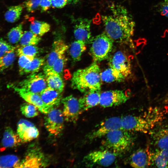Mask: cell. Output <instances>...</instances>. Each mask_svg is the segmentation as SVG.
I'll return each instance as SVG.
<instances>
[{
  "instance_id": "obj_20",
  "label": "cell",
  "mask_w": 168,
  "mask_h": 168,
  "mask_svg": "<svg viewBox=\"0 0 168 168\" xmlns=\"http://www.w3.org/2000/svg\"><path fill=\"white\" fill-rule=\"evenodd\" d=\"M100 91L93 90L87 92L79 99L80 105L83 111L99 104Z\"/></svg>"
},
{
  "instance_id": "obj_2",
  "label": "cell",
  "mask_w": 168,
  "mask_h": 168,
  "mask_svg": "<svg viewBox=\"0 0 168 168\" xmlns=\"http://www.w3.org/2000/svg\"><path fill=\"white\" fill-rule=\"evenodd\" d=\"M100 70L97 63L94 62L88 67L79 69L73 73L71 86L81 92L100 90L101 80Z\"/></svg>"
},
{
  "instance_id": "obj_32",
  "label": "cell",
  "mask_w": 168,
  "mask_h": 168,
  "mask_svg": "<svg viewBox=\"0 0 168 168\" xmlns=\"http://www.w3.org/2000/svg\"><path fill=\"white\" fill-rule=\"evenodd\" d=\"M44 58L42 57H35L31 61L28 67L22 72L21 75L37 72L41 67L44 65Z\"/></svg>"
},
{
  "instance_id": "obj_39",
  "label": "cell",
  "mask_w": 168,
  "mask_h": 168,
  "mask_svg": "<svg viewBox=\"0 0 168 168\" xmlns=\"http://www.w3.org/2000/svg\"><path fill=\"white\" fill-rule=\"evenodd\" d=\"M41 0H26L25 6L28 12H34L40 6Z\"/></svg>"
},
{
  "instance_id": "obj_5",
  "label": "cell",
  "mask_w": 168,
  "mask_h": 168,
  "mask_svg": "<svg viewBox=\"0 0 168 168\" xmlns=\"http://www.w3.org/2000/svg\"><path fill=\"white\" fill-rule=\"evenodd\" d=\"M156 116L144 118L140 116L127 115L121 118L122 129L129 132L147 133L158 120Z\"/></svg>"
},
{
  "instance_id": "obj_36",
  "label": "cell",
  "mask_w": 168,
  "mask_h": 168,
  "mask_svg": "<svg viewBox=\"0 0 168 168\" xmlns=\"http://www.w3.org/2000/svg\"><path fill=\"white\" fill-rule=\"evenodd\" d=\"M67 61V58L64 54L62 55L55 62L50 71L61 76Z\"/></svg>"
},
{
  "instance_id": "obj_13",
  "label": "cell",
  "mask_w": 168,
  "mask_h": 168,
  "mask_svg": "<svg viewBox=\"0 0 168 168\" xmlns=\"http://www.w3.org/2000/svg\"><path fill=\"white\" fill-rule=\"evenodd\" d=\"M108 63L110 67L118 71L125 77L131 73L130 61L126 55L121 51L116 52L110 57Z\"/></svg>"
},
{
  "instance_id": "obj_9",
  "label": "cell",
  "mask_w": 168,
  "mask_h": 168,
  "mask_svg": "<svg viewBox=\"0 0 168 168\" xmlns=\"http://www.w3.org/2000/svg\"><path fill=\"white\" fill-rule=\"evenodd\" d=\"M48 86L45 74L35 73L31 74L20 82L17 87L35 93H40Z\"/></svg>"
},
{
  "instance_id": "obj_18",
  "label": "cell",
  "mask_w": 168,
  "mask_h": 168,
  "mask_svg": "<svg viewBox=\"0 0 168 168\" xmlns=\"http://www.w3.org/2000/svg\"><path fill=\"white\" fill-rule=\"evenodd\" d=\"M44 104L51 110L61 102L62 93L47 86L40 94Z\"/></svg>"
},
{
  "instance_id": "obj_27",
  "label": "cell",
  "mask_w": 168,
  "mask_h": 168,
  "mask_svg": "<svg viewBox=\"0 0 168 168\" xmlns=\"http://www.w3.org/2000/svg\"><path fill=\"white\" fill-rule=\"evenodd\" d=\"M30 21V31L41 36L48 32L50 30V26L48 23L31 18Z\"/></svg>"
},
{
  "instance_id": "obj_25",
  "label": "cell",
  "mask_w": 168,
  "mask_h": 168,
  "mask_svg": "<svg viewBox=\"0 0 168 168\" xmlns=\"http://www.w3.org/2000/svg\"><path fill=\"white\" fill-rule=\"evenodd\" d=\"M100 76L101 81L106 83L122 82L125 78L120 72L110 67L100 72Z\"/></svg>"
},
{
  "instance_id": "obj_14",
  "label": "cell",
  "mask_w": 168,
  "mask_h": 168,
  "mask_svg": "<svg viewBox=\"0 0 168 168\" xmlns=\"http://www.w3.org/2000/svg\"><path fill=\"white\" fill-rule=\"evenodd\" d=\"M91 20L86 18H79L75 21L74 34L77 40L90 44L93 38L91 35L90 26Z\"/></svg>"
},
{
  "instance_id": "obj_41",
  "label": "cell",
  "mask_w": 168,
  "mask_h": 168,
  "mask_svg": "<svg viewBox=\"0 0 168 168\" xmlns=\"http://www.w3.org/2000/svg\"><path fill=\"white\" fill-rule=\"evenodd\" d=\"M51 7L53 8H61L68 3V0H51Z\"/></svg>"
},
{
  "instance_id": "obj_37",
  "label": "cell",
  "mask_w": 168,
  "mask_h": 168,
  "mask_svg": "<svg viewBox=\"0 0 168 168\" xmlns=\"http://www.w3.org/2000/svg\"><path fill=\"white\" fill-rule=\"evenodd\" d=\"M16 48L2 39H0V57L15 50Z\"/></svg>"
},
{
  "instance_id": "obj_16",
  "label": "cell",
  "mask_w": 168,
  "mask_h": 168,
  "mask_svg": "<svg viewBox=\"0 0 168 168\" xmlns=\"http://www.w3.org/2000/svg\"><path fill=\"white\" fill-rule=\"evenodd\" d=\"M17 133L22 142H30L36 138L39 131L32 123L24 119H21L17 124Z\"/></svg>"
},
{
  "instance_id": "obj_40",
  "label": "cell",
  "mask_w": 168,
  "mask_h": 168,
  "mask_svg": "<svg viewBox=\"0 0 168 168\" xmlns=\"http://www.w3.org/2000/svg\"><path fill=\"white\" fill-rule=\"evenodd\" d=\"M157 10L161 15L168 18V0H164L158 4Z\"/></svg>"
},
{
  "instance_id": "obj_7",
  "label": "cell",
  "mask_w": 168,
  "mask_h": 168,
  "mask_svg": "<svg viewBox=\"0 0 168 168\" xmlns=\"http://www.w3.org/2000/svg\"><path fill=\"white\" fill-rule=\"evenodd\" d=\"M117 156L106 149H101L91 152L84 158V161L88 166L98 165L107 167L112 165Z\"/></svg>"
},
{
  "instance_id": "obj_34",
  "label": "cell",
  "mask_w": 168,
  "mask_h": 168,
  "mask_svg": "<svg viewBox=\"0 0 168 168\" xmlns=\"http://www.w3.org/2000/svg\"><path fill=\"white\" fill-rule=\"evenodd\" d=\"M16 58L15 50L8 53L0 57V72H1L11 66Z\"/></svg>"
},
{
  "instance_id": "obj_29",
  "label": "cell",
  "mask_w": 168,
  "mask_h": 168,
  "mask_svg": "<svg viewBox=\"0 0 168 168\" xmlns=\"http://www.w3.org/2000/svg\"><path fill=\"white\" fill-rule=\"evenodd\" d=\"M41 40L40 36L31 31H26L24 32L19 42L21 46L36 45L39 43Z\"/></svg>"
},
{
  "instance_id": "obj_31",
  "label": "cell",
  "mask_w": 168,
  "mask_h": 168,
  "mask_svg": "<svg viewBox=\"0 0 168 168\" xmlns=\"http://www.w3.org/2000/svg\"><path fill=\"white\" fill-rule=\"evenodd\" d=\"M17 55L26 56L32 60L41 51L40 49L35 45L21 46L16 50Z\"/></svg>"
},
{
  "instance_id": "obj_10",
  "label": "cell",
  "mask_w": 168,
  "mask_h": 168,
  "mask_svg": "<svg viewBox=\"0 0 168 168\" xmlns=\"http://www.w3.org/2000/svg\"><path fill=\"white\" fill-rule=\"evenodd\" d=\"M61 103L63 106L62 112L64 119L67 122H75L83 112L79 99L70 95L62 98Z\"/></svg>"
},
{
  "instance_id": "obj_3",
  "label": "cell",
  "mask_w": 168,
  "mask_h": 168,
  "mask_svg": "<svg viewBox=\"0 0 168 168\" xmlns=\"http://www.w3.org/2000/svg\"><path fill=\"white\" fill-rule=\"evenodd\" d=\"M130 132L123 129L110 132L104 137L102 149L110 151L117 156L128 152L134 141V137Z\"/></svg>"
},
{
  "instance_id": "obj_21",
  "label": "cell",
  "mask_w": 168,
  "mask_h": 168,
  "mask_svg": "<svg viewBox=\"0 0 168 168\" xmlns=\"http://www.w3.org/2000/svg\"><path fill=\"white\" fill-rule=\"evenodd\" d=\"M152 136L156 149H168V128H160L153 132Z\"/></svg>"
},
{
  "instance_id": "obj_19",
  "label": "cell",
  "mask_w": 168,
  "mask_h": 168,
  "mask_svg": "<svg viewBox=\"0 0 168 168\" xmlns=\"http://www.w3.org/2000/svg\"><path fill=\"white\" fill-rule=\"evenodd\" d=\"M130 166L134 168H146L151 165L150 152L140 149L133 153L130 158Z\"/></svg>"
},
{
  "instance_id": "obj_23",
  "label": "cell",
  "mask_w": 168,
  "mask_h": 168,
  "mask_svg": "<svg viewBox=\"0 0 168 168\" xmlns=\"http://www.w3.org/2000/svg\"><path fill=\"white\" fill-rule=\"evenodd\" d=\"M22 141L18 134L9 127L5 128L2 141L4 148L12 147L19 145Z\"/></svg>"
},
{
  "instance_id": "obj_26",
  "label": "cell",
  "mask_w": 168,
  "mask_h": 168,
  "mask_svg": "<svg viewBox=\"0 0 168 168\" xmlns=\"http://www.w3.org/2000/svg\"><path fill=\"white\" fill-rule=\"evenodd\" d=\"M86 44L84 42L77 40L72 43L69 53L73 61L77 62L81 60L82 54L86 49Z\"/></svg>"
},
{
  "instance_id": "obj_4",
  "label": "cell",
  "mask_w": 168,
  "mask_h": 168,
  "mask_svg": "<svg viewBox=\"0 0 168 168\" xmlns=\"http://www.w3.org/2000/svg\"><path fill=\"white\" fill-rule=\"evenodd\" d=\"M114 42L105 32L93 38L89 53L94 62H100L108 58L112 49Z\"/></svg>"
},
{
  "instance_id": "obj_38",
  "label": "cell",
  "mask_w": 168,
  "mask_h": 168,
  "mask_svg": "<svg viewBox=\"0 0 168 168\" xmlns=\"http://www.w3.org/2000/svg\"><path fill=\"white\" fill-rule=\"evenodd\" d=\"M19 56L18 63L19 72L20 74L21 75L24 70L28 67L33 60L24 55H21Z\"/></svg>"
},
{
  "instance_id": "obj_24",
  "label": "cell",
  "mask_w": 168,
  "mask_h": 168,
  "mask_svg": "<svg viewBox=\"0 0 168 168\" xmlns=\"http://www.w3.org/2000/svg\"><path fill=\"white\" fill-rule=\"evenodd\" d=\"M44 74L45 75L48 86L62 93L65 85L61 76L52 71Z\"/></svg>"
},
{
  "instance_id": "obj_8",
  "label": "cell",
  "mask_w": 168,
  "mask_h": 168,
  "mask_svg": "<svg viewBox=\"0 0 168 168\" xmlns=\"http://www.w3.org/2000/svg\"><path fill=\"white\" fill-rule=\"evenodd\" d=\"M44 117V125L50 134L57 136L60 133L64 128L63 112L56 108L51 110Z\"/></svg>"
},
{
  "instance_id": "obj_6",
  "label": "cell",
  "mask_w": 168,
  "mask_h": 168,
  "mask_svg": "<svg viewBox=\"0 0 168 168\" xmlns=\"http://www.w3.org/2000/svg\"><path fill=\"white\" fill-rule=\"evenodd\" d=\"M49 160L38 147L32 145L28 149L24 158L20 162L19 168L45 167Z\"/></svg>"
},
{
  "instance_id": "obj_43",
  "label": "cell",
  "mask_w": 168,
  "mask_h": 168,
  "mask_svg": "<svg viewBox=\"0 0 168 168\" xmlns=\"http://www.w3.org/2000/svg\"><path fill=\"white\" fill-rule=\"evenodd\" d=\"M80 0H68V3L70 4H76Z\"/></svg>"
},
{
  "instance_id": "obj_17",
  "label": "cell",
  "mask_w": 168,
  "mask_h": 168,
  "mask_svg": "<svg viewBox=\"0 0 168 168\" xmlns=\"http://www.w3.org/2000/svg\"><path fill=\"white\" fill-rule=\"evenodd\" d=\"M13 88L23 99L35 106L42 113L46 114L50 110L44 104L40 94L27 91L17 86H14Z\"/></svg>"
},
{
  "instance_id": "obj_1",
  "label": "cell",
  "mask_w": 168,
  "mask_h": 168,
  "mask_svg": "<svg viewBox=\"0 0 168 168\" xmlns=\"http://www.w3.org/2000/svg\"><path fill=\"white\" fill-rule=\"evenodd\" d=\"M111 11V14L102 16L106 33L114 41L128 42L134 34V21L123 6H114Z\"/></svg>"
},
{
  "instance_id": "obj_15",
  "label": "cell",
  "mask_w": 168,
  "mask_h": 168,
  "mask_svg": "<svg viewBox=\"0 0 168 168\" xmlns=\"http://www.w3.org/2000/svg\"><path fill=\"white\" fill-rule=\"evenodd\" d=\"M68 48V46L61 40L54 42L51 52L45 61L43 70L44 73L50 71L55 62L64 54Z\"/></svg>"
},
{
  "instance_id": "obj_11",
  "label": "cell",
  "mask_w": 168,
  "mask_h": 168,
  "mask_svg": "<svg viewBox=\"0 0 168 168\" xmlns=\"http://www.w3.org/2000/svg\"><path fill=\"white\" fill-rule=\"evenodd\" d=\"M128 98L123 91H108L100 93L99 105L104 108L119 106L125 103Z\"/></svg>"
},
{
  "instance_id": "obj_35",
  "label": "cell",
  "mask_w": 168,
  "mask_h": 168,
  "mask_svg": "<svg viewBox=\"0 0 168 168\" xmlns=\"http://www.w3.org/2000/svg\"><path fill=\"white\" fill-rule=\"evenodd\" d=\"M38 110L35 106L28 102L22 104L20 107L21 113L27 118H32L37 116L38 114Z\"/></svg>"
},
{
  "instance_id": "obj_12",
  "label": "cell",
  "mask_w": 168,
  "mask_h": 168,
  "mask_svg": "<svg viewBox=\"0 0 168 168\" xmlns=\"http://www.w3.org/2000/svg\"><path fill=\"white\" fill-rule=\"evenodd\" d=\"M121 129V118L115 116L110 117L103 122L97 128L89 133L88 138L90 140L99 138L104 137L110 131Z\"/></svg>"
},
{
  "instance_id": "obj_30",
  "label": "cell",
  "mask_w": 168,
  "mask_h": 168,
  "mask_svg": "<svg viewBox=\"0 0 168 168\" xmlns=\"http://www.w3.org/2000/svg\"><path fill=\"white\" fill-rule=\"evenodd\" d=\"M20 161L17 156L8 155L0 156V168H19Z\"/></svg>"
},
{
  "instance_id": "obj_22",
  "label": "cell",
  "mask_w": 168,
  "mask_h": 168,
  "mask_svg": "<svg viewBox=\"0 0 168 168\" xmlns=\"http://www.w3.org/2000/svg\"><path fill=\"white\" fill-rule=\"evenodd\" d=\"M150 152L151 165L158 168H168V149H156Z\"/></svg>"
},
{
  "instance_id": "obj_33",
  "label": "cell",
  "mask_w": 168,
  "mask_h": 168,
  "mask_svg": "<svg viewBox=\"0 0 168 168\" xmlns=\"http://www.w3.org/2000/svg\"><path fill=\"white\" fill-rule=\"evenodd\" d=\"M23 33L22 23L13 27L7 34V37L9 42L12 44L17 43L20 41Z\"/></svg>"
},
{
  "instance_id": "obj_28",
  "label": "cell",
  "mask_w": 168,
  "mask_h": 168,
  "mask_svg": "<svg viewBox=\"0 0 168 168\" xmlns=\"http://www.w3.org/2000/svg\"><path fill=\"white\" fill-rule=\"evenodd\" d=\"M24 7L23 4L9 7L4 15L6 21L12 23L18 21L20 18Z\"/></svg>"
},
{
  "instance_id": "obj_42",
  "label": "cell",
  "mask_w": 168,
  "mask_h": 168,
  "mask_svg": "<svg viewBox=\"0 0 168 168\" xmlns=\"http://www.w3.org/2000/svg\"><path fill=\"white\" fill-rule=\"evenodd\" d=\"M39 6L42 12L46 11L51 6V0H41Z\"/></svg>"
}]
</instances>
